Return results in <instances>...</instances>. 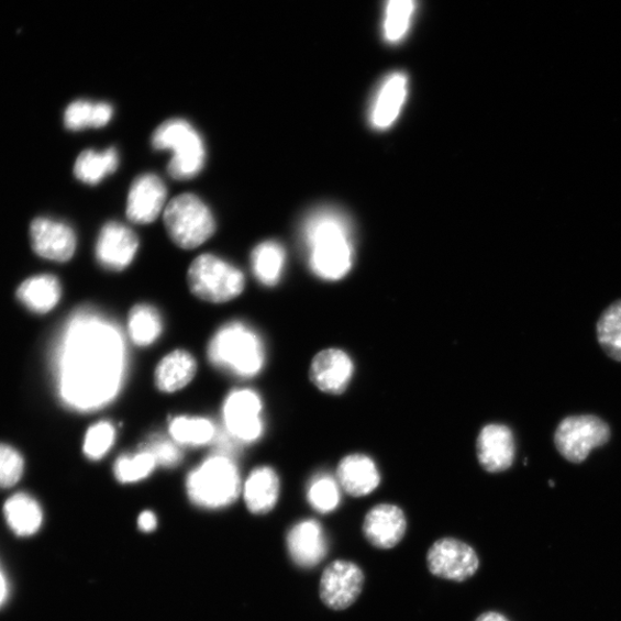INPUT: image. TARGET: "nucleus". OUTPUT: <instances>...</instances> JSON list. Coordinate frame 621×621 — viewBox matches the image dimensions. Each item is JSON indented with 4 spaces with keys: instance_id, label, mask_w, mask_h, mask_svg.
I'll return each mask as SVG.
<instances>
[{
    "instance_id": "f257e3e1",
    "label": "nucleus",
    "mask_w": 621,
    "mask_h": 621,
    "mask_svg": "<svg viewBox=\"0 0 621 621\" xmlns=\"http://www.w3.org/2000/svg\"><path fill=\"white\" fill-rule=\"evenodd\" d=\"M127 347L115 324L92 308L66 321L54 350V370L63 403L79 412L109 406L127 373Z\"/></svg>"
},
{
    "instance_id": "f03ea898",
    "label": "nucleus",
    "mask_w": 621,
    "mask_h": 621,
    "mask_svg": "<svg viewBox=\"0 0 621 621\" xmlns=\"http://www.w3.org/2000/svg\"><path fill=\"white\" fill-rule=\"evenodd\" d=\"M301 239L308 263L321 280L339 281L355 263V235L352 220L334 207L312 210L303 220Z\"/></svg>"
},
{
    "instance_id": "7ed1b4c3",
    "label": "nucleus",
    "mask_w": 621,
    "mask_h": 621,
    "mask_svg": "<svg viewBox=\"0 0 621 621\" xmlns=\"http://www.w3.org/2000/svg\"><path fill=\"white\" fill-rule=\"evenodd\" d=\"M210 363L241 379L259 375L265 365V346L260 336L241 321L223 325L208 347Z\"/></svg>"
},
{
    "instance_id": "20e7f679",
    "label": "nucleus",
    "mask_w": 621,
    "mask_h": 621,
    "mask_svg": "<svg viewBox=\"0 0 621 621\" xmlns=\"http://www.w3.org/2000/svg\"><path fill=\"white\" fill-rule=\"evenodd\" d=\"M186 487L195 506L215 510L226 508L237 500L241 478L233 459L217 454L190 472Z\"/></svg>"
},
{
    "instance_id": "39448f33",
    "label": "nucleus",
    "mask_w": 621,
    "mask_h": 621,
    "mask_svg": "<svg viewBox=\"0 0 621 621\" xmlns=\"http://www.w3.org/2000/svg\"><path fill=\"white\" fill-rule=\"evenodd\" d=\"M153 146L156 151L171 152L168 173L173 179H193L206 165L203 138L186 120L171 119L162 123L154 133Z\"/></svg>"
},
{
    "instance_id": "423d86ee",
    "label": "nucleus",
    "mask_w": 621,
    "mask_h": 621,
    "mask_svg": "<svg viewBox=\"0 0 621 621\" xmlns=\"http://www.w3.org/2000/svg\"><path fill=\"white\" fill-rule=\"evenodd\" d=\"M164 222L170 240L191 251L215 232V221L208 206L192 193L174 197L164 210Z\"/></svg>"
},
{
    "instance_id": "0eeeda50",
    "label": "nucleus",
    "mask_w": 621,
    "mask_h": 621,
    "mask_svg": "<svg viewBox=\"0 0 621 621\" xmlns=\"http://www.w3.org/2000/svg\"><path fill=\"white\" fill-rule=\"evenodd\" d=\"M188 285L201 300L219 304L235 300L244 290L245 278L237 267L206 254L190 265Z\"/></svg>"
},
{
    "instance_id": "6e6552de",
    "label": "nucleus",
    "mask_w": 621,
    "mask_h": 621,
    "mask_svg": "<svg viewBox=\"0 0 621 621\" xmlns=\"http://www.w3.org/2000/svg\"><path fill=\"white\" fill-rule=\"evenodd\" d=\"M611 431L605 420L591 414L573 415L562 420L555 432L558 453L568 462L580 464L590 452L606 445Z\"/></svg>"
},
{
    "instance_id": "1a4fd4ad",
    "label": "nucleus",
    "mask_w": 621,
    "mask_h": 621,
    "mask_svg": "<svg viewBox=\"0 0 621 621\" xmlns=\"http://www.w3.org/2000/svg\"><path fill=\"white\" fill-rule=\"evenodd\" d=\"M430 573L440 579L464 583L478 573L480 561L472 546L458 539L435 541L428 553Z\"/></svg>"
},
{
    "instance_id": "9d476101",
    "label": "nucleus",
    "mask_w": 621,
    "mask_h": 621,
    "mask_svg": "<svg viewBox=\"0 0 621 621\" xmlns=\"http://www.w3.org/2000/svg\"><path fill=\"white\" fill-rule=\"evenodd\" d=\"M365 583L363 569L350 561H334L321 575L319 594L322 603L333 611L354 606Z\"/></svg>"
},
{
    "instance_id": "9b49d317",
    "label": "nucleus",
    "mask_w": 621,
    "mask_h": 621,
    "mask_svg": "<svg viewBox=\"0 0 621 621\" xmlns=\"http://www.w3.org/2000/svg\"><path fill=\"white\" fill-rule=\"evenodd\" d=\"M226 431L241 443H254L264 433L263 402L252 389L233 390L223 403Z\"/></svg>"
},
{
    "instance_id": "f8f14e48",
    "label": "nucleus",
    "mask_w": 621,
    "mask_h": 621,
    "mask_svg": "<svg viewBox=\"0 0 621 621\" xmlns=\"http://www.w3.org/2000/svg\"><path fill=\"white\" fill-rule=\"evenodd\" d=\"M409 95V79L403 71H393L380 84L368 110L373 130L387 131L400 118Z\"/></svg>"
},
{
    "instance_id": "ddd939ff",
    "label": "nucleus",
    "mask_w": 621,
    "mask_h": 621,
    "mask_svg": "<svg viewBox=\"0 0 621 621\" xmlns=\"http://www.w3.org/2000/svg\"><path fill=\"white\" fill-rule=\"evenodd\" d=\"M408 530L404 511L393 504H378L364 518L363 534L377 550L389 551L399 545Z\"/></svg>"
},
{
    "instance_id": "4468645a",
    "label": "nucleus",
    "mask_w": 621,
    "mask_h": 621,
    "mask_svg": "<svg viewBox=\"0 0 621 621\" xmlns=\"http://www.w3.org/2000/svg\"><path fill=\"white\" fill-rule=\"evenodd\" d=\"M138 245V239L131 229L119 222H109L99 233L96 258L106 269L120 271L132 264Z\"/></svg>"
},
{
    "instance_id": "2eb2a0df",
    "label": "nucleus",
    "mask_w": 621,
    "mask_h": 621,
    "mask_svg": "<svg viewBox=\"0 0 621 621\" xmlns=\"http://www.w3.org/2000/svg\"><path fill=\"white\" fill-rule=\"evenodd\" d=\"M31 236L34 252L44 259L65 263L76 254V233L62 221L47 218L34 220Z\"/></svg>"
},
{
    "instance_id": "dca6fc26",
    "label": "nucleus",
    "mask_w": 621,
    "mask_h": 621,
    "mask_svg": "<svg viewBox=\"0 0 621 621\" xmlns=\"http://www.w3.org/2000/svg\"><path fill=\"white\" fill-rule=\"evenodd\" d=\"M354 372L355 366L351 356L336 347H331L313 358L310 379L320 391L339 395L351 385Z\"/></svg>"
},
{
    "instance_id": "f3484780",
    "label": "nucleus",
    "mask_w": 621,
    "mask_h": 621,
    "mask_svg": "<svg viewBox=\"0 0 621 621\" xmlns=\"http://www.w3.org/2000/svg\"><path fill=\"white\" fill-rule=\"evenodd\" d=\"M287 548L292 562L303 568L319 565L329 554L324 529L313 519L301 521L288 533Z\"/></svg>"
},
{
    "instance_id": "a211bd4d",
    "label": "nucleus",
    "mask_w": 621,
    "mask_h": 621,
    "mask_svg": "<svg viewBox=\"0 0 621 621\" xmlns=\"http://www.w3.org/2000/svg\"><path fill=\"white\" fill-rule=\"evenodd\" d=\"M167 189L155 174H144L133 182L127 201V217L131 221L147 225L157 220L165 210Z\"/></svg>"
},
{
    "instance_id": "6ab92c4d",
    "label": "nucleus",
    "mask_w": 621,
    "mask_h": 621,
    "mask_svg": "<svg viewBox=\"0 0 621 621\" xmlns=\"http://www.w3.org/2000/svg\"><path fill=\"white\" fill-rule=\"evenodd\" d=\"M477 456L489 474H501L509 469L515 457V442L512 431L502 424L483 428L477 440Z\"/></svg>"
},
{
    "instance_id": "aec40b11",
    "label": "nucleus",
    "mask_w": 621,
    "mask_h": 621,
    "mask_svg": "<svg viewBox=\"0 0 621 621\" xmlns=\"http://www.w3.org/2000/svg\"><path fill=\"white\" fill-rule=\"evenodd\" d=\"M336 480L347 495L363 497L380 486L381 476L375 461L363 454H353L340 462Z\"/></svg>"
},
{
    "instance_id": "412c9836",
    "label": "nucleus",
    "mask_w": 621,
    "mask_h": 621,
    "mask_svg": "<svg viewBox=\"0 0 621 621\" xmlns=\"http://www.w3.org/2000/svg\"><path fill=\"white\" fill-rule=\"evenodd\" d=\"M243 495L247 509L255 514H265L275 509L280 496L277 472L268 466L254 469L244 484Z\"/></svg>"
},
{
    "instance_id": "4be33fe9",
    "label": "nucleus",
    "mask_w": 621,
    "mask_h": 621,
    "mask_svg": "<svg viewBox=\"0 0 621 621\" xmlns=\"http://www.w3.org/2000/svg\"><path fill=\"white\" fill-rule=\"evenodd\" d=\"M197 363L186 351L165 356L155 372V382L163 392H176L188 386L196 376Z\"/></svg>"
},
{
    "instance_id": "5701e85b",
    "label": "nucleus",
    "mask_w": 621,
    "mask_h": 621,
    "mask_svg": "<svg viewBox=\"0 0 621 621\" xmlns=\"http://www.w3.org/2000/svg\"><path fill=\"white\" fill-rule=\"evenodd\" d=\"M16 295L24 307L36 313H46L59 303L62 287L56 277L43 275L22 282Z\"/></svg>"
},
{
    "instance_id": "b1692460",
    "label": "nucleus",
    "mask_w": 621,
    "mask_h": 621,
    "mask_svg": "<svg viewBox=\"0 0 621 621\" xmlns=\"http://www.w3.org/2000/svg\"><path fill=\"white\" fill-rule=\"evenodd\" d=\"M252 265L256 279L266 287L277 286L286 266L285 247L276 241L263 242L255 247Z\"/></svg>"
},
{
    "instance_id": "393cba45",
    "label": "nucleus",
    "mask_w": 621,
    "mask_h": 621,
    "mask_svg": "<svg viewBox=\"0 0 621 621\" xmlns=\"http://www.w3.org/2000/svg\"><path fill=\"white\" fill-rule=\"evenodd\" d=\"M5 517L11 530L19 536L35 534L43 520L38 503L26 494H16L5 504Z\"/></svg>"
},
{
    "instance_id": "a878e982",
    "label": "nucleus",
    "mask_w": 621,
    "mask_h": 621,
    "mask_svg": "<svg viewBox=\"0 0 621 621\" xmlns=\"http://www.w3.org/2000/svg\"><path fill=\"white\" fill-rule=\"evenodd\" d=\"M119 162L115 147H110L102 153L86 151L74 166V174L81 182L95 186L113 174L118 169Z\"/></svg>"
},
{
    "instance_id": "bb28decb",
    "label": "nucleus",
    "mask_w": 621,
    "mask_h": 621,
    "mask_svg": "<svg viewBox=\"0 0 621 621\" xmlns=\"http://www.w3.org/2000/svg\"><path fill=\"white\" fill-rule=\"evenodd\" d=\"M113 117V108L108 103L77 101L68 106L64 122L67 130L79 132L87 129L107 126Z\"/></svg>"
},
{
    "instance_id": "cd10ccee",
    "label": "nucleus",
    "mask_w": 621,
    "mask_h": 621,
    "mask_svg": "<svg viewBox=\"0 0 621 621\" xmlns=\"http://www.w3.org/2000/svg\"><path fill=\"white\" fill-rule=\"evenodd\" d=\"M218 431L207 418L180 415L169 424V435L180 445L201 446L212 442Z\"/></svg>"
},
{
    "instance_id": "c85d7f7f",
    "label": "nucleus",
    "mask_w": 621,
    "mask_h": 621,
    "mask_svg": "<svg viewBox=\"0 0 621 621\" xmlns=\"http://www.w3.org/2000/svg\"><path fill=\"white\" fill-rule=\"evenodd\" d=\"M160 313L153 306L140 304L129 317V334L137 346L153 345L163 334Z\"/></svg>"
},
{
    "instance_id": "c756f323",
    "label": "nucleus",
    "mask_w": 621,
    "mask_h": 621,
    "mask_svg": "<svg viewBox=\"0 0 621 621\" xmlns=\"http://www.w3.org/2000/svg\"><path fill=\"white\" fill-rule=\"evenodd\" d=\"M415 0H388L384 20V36L388 43H400L408 35Z\"/></svg>"
},
{
    "instance_id": "7c9ffc66",
    "label": "nucleus",
    "mask_w": 621,
    "mask_h": 621,
    "mask_svg": "<svg viewBox=\"0 0 621 621\" xmlns=\"http://www.w3.org/2000/svg\"><path fill=\"white\" fill-rule=\"evenodd\" d=\"M596 332L605 353L611 359L621 363V300L603 312Z\"/></svg>"
},
{
    "instance_id": "2f4dec72",
    "label": "nucleus",
    "mask_w": 621,
    "mask_h": 621,
    "mask_svg": "<svg viewBox=\"0 0 621 621\" xmlns=\"http://www.w3.org/2000/svg\"><path fill=\"white\" fill-rule=\"evenodd\" d=\"M341 490L336 478L320 474L313 477L308 486V501L317 512L331 513L341 503Z\"/></svg>"
},
{
    "instance_id": "473e14b6",
    "label": "nucleus",
    "mask_w": 621,
    "mask_h": 621,
    "mask_svg": "<svg viewBox=\"0 0 621 621\" xmlns=\"http://www.w3.org/2000/svg\"><path fill=\"white\" fill-rule=\"evenodd\" d=\"M158 466L154 456L140 448L134 455H122L114 463V477L121 484H135L151 477Z\"/></svg>"
},
{
    "instance_id": "72a5a7b5",
    "label": "nucleus",
    "mask_w": 621,
    "mask_h": 621,
    "mask_svg": "<svg viewBox=\"0 0 621 621\" xmlns=\"http://www.w3.org/2000/svg\"><path fill=\"white\" fill-rule=\"evenodd\" d=\"M117 431L110 421L102 420L92 425L85 437L84 452L91 461L102 459L112 450Z\"/></svg>"
},
{
    "instance_id": "f704fd0d",
    "label": "nucleus",
    "mask_w": 621,
    "mask_h": 621,
    "mask_svg": "<svg viewBox=\"0 0 621 621\" xmlns=\"http://www.w3.org/2000/svg\"><path fill=\"white\" fill-rule=\"evenodd\" d=\"M180 446L171 437L154 434L143 443L141 450L151 453L158 465L173 468L180 465L184 459Z\"/></svg>"
},
{
    "instance_id": "c9c22d12",
    "label": "nucleus",
    "mask_w": 621,
    "mask_h": 621,
    "mask_svg": "<svg viewBox=\"0 0 621 621\" xmlns=\"http://www.w3.org/2000/svg\"><path fill=\"white\" fill-rule=\"evenodd\" d=\"M23 459L11 446L0 444V487L14 486L22 477Z\"/></svg>"
},
{
    "instance_id": "e433bc0d",
    "label": "nucleus",
    "mask_w": 621,
    "mask_h": 621,
    "mask_svg": "<svg viewBox=\"0 0 621 621\" xmlns=\"http://www.w3.org/2000/svg\"><path fill=\"white\" fill-rule=\"evenodd\" d=\"M137 524L143 532H153L157 529L158 520L153 511H144L140 514Z\"/></svg>"
},
{
    "instance_id": "4c0bfd02",
    "label": "nucleus",
    "mask_w": 621,
    "mask_h": 621,
    "mask_svg": "<svg viewBox=\"0 0 621 621\" xmlns=\"http://www.w3.org/2000/svg\"><path fill=\"white\" fill-rule=\"evenodd\" d=\"M475 621H510L506 616L495 611L480 614Z\"/></svg>"
},
{
    "instance_id": "58836bf2",
    "label": "nucleus",
    "mask_w": 621,
    "mask_h": 621,
    "mask_svg": "<svg viewBox=\"0 0 621 621\" xmlns=\"http://www.w3.org/2000/svg\"><path fill=\"white\" fill-rule=\"evenodd\" d=\"M7 595H8L7 581L2 573H0V606L4 603L7 599Z\"/></svg>"
}]
</instances>
